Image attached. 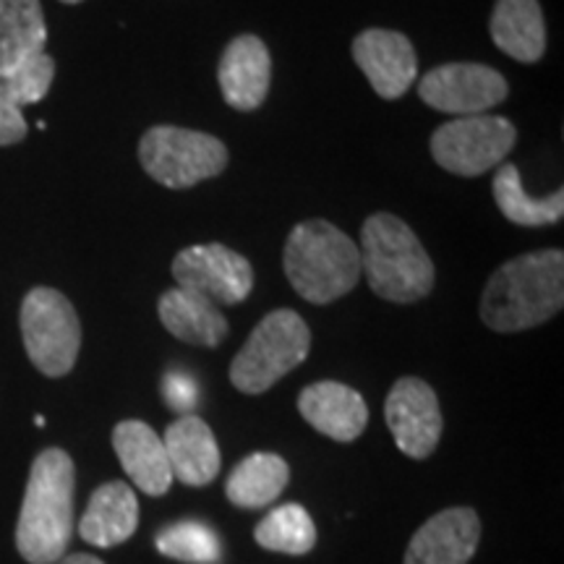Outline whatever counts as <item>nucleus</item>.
<instances>
[{"mask_svg": "<svg viewBox=\"0 0 564 564\" xmlns=\"http://www.w3.org/2000/svg\"><path fill=\"white\" fill-rule=\"evenodd\" d=\"M76 470L58 447L34 457L17 523V549L30 564H55L74 533Z\"/></svg>", "mask_w": 564, "mask_h": 564, "instance_id": "obj_2", "label": "nucleus"}, {"mask_svg": "<svg viewBox=\"0 0 564 564\" xmlns=\"http://www.w3.org/2000/svg\"><path fill=\"white\" fill-rule=\"evenodd\" d=\"M217 82L230 108L257 110L267 100L272 82V58L264 42L257 34H238L230 40L217 66Z\"/></svg>", "mask_w": 564, "mask_h": 564, "instance_id": "obj_13", "label": "nucleus"}, {"mask_svg": "<svg viewBox=\"0 0 564 564\" xmlns=\"http://www.w3.org/2000/svg\"><path fill=\"white\" fill-rule=\"evenodd\" d=\"M494 199L507 220L523 228H544V225H556L564 215V192L556 188L554 194L535 199L525 194L520 171L512 162H502L494 173Z\"/></svg>", "mask_w": 564, "mask_h": 564, "instance_id": "obj_23", "label": "nucleus"}, {"mask_svg": "<svg viewBox=\"0 0 564 564\" xmlns=\"http://www.w3.org/2000/svg\"><path fill=\"white\" fill-rule=\"evenodd\" d=\"M257 544L278 554H308L316 544V525L301 505H282L272 510L253 531Z\"/></svg>", "mask_w": 564, "mask_h": 564, "instance_id": "obj_24", "label": "nucleus"}, {"mask_svg": "<svg viewBox=\"0 0 564 564\" xmlns=\"http://www.w3.org/2000/svg\"><path fill=\"white\" fill-rule=\"evenodd\" d=\"M361 272L371 291L390 303H415L434 288V262L400 217L377 212L361 228Z\"/></svg>", "mask_w": 564, "mask_h": 564, "instance_id": "obj_4", "label": "nucleus"}, {"mask_svg": "<svg viewBox=\"0 0 564 564\" xmlns=\"http://www.w3.org/2000/svg\"><path fill=\"white\" fill-rule=\"evenodd\" d=\"M139 160L144 173L162 186L192 188L215 178L228 167V147L204 131L181 126H154L139 141Z\"/></svg>", "mask_w": 564, "mask_h": 564, "instance_id": "obj_6", "label": "nucleus"}, {"mask_svg": "<svg viewBox=\"0 0 564 564\" xmlns=\"http://www.w3.org/2000/svg\"><path fill=\"white\" fill-rule=\"evenodd\" d=\"M160 554L188 564H217L223 556V544L217 533L199 520H181L162 528L154 539Z\"/></svg>", "mask_w": 564, "mask_h": 564, "instance_id": "obj_25", "label": "nucleus"}, {"mask_svg": "<svg viewBox=\"0 0 564 564\" xmlns=\"http://www.w3.org/2000/svg\"><path fill=\"white\" fill-rule=\"evenodd\" d=\"M510 87L499 70L484 63H444L423 76L419 97L449 116H484L507 100Z\"/></svg>", "mask_w": 564, "mask_h": 564, "instance_id": "obj_10", "label": "nucleus"}, {"mask_svg": "<svg viewBox=\"0 0 564 564\" xmlns=\"http://www.w3.org/2000/svg\"><path fill=\"white\" fill-rule=\"evenodd\" d=\"M47 45L40 0H0V74H9Z\"/></svg>", "mask_w": 564, "mask_h": 564, "instance_id": "obj_21", "label": "nucleus"}, {"mask_svg": "<svg viewBox=\"0 0 564 564\" xmlns=\"http://www.w3.org/2000/svg\"><path fill=\"white\" fill-rule=\"evenodd\" d=\"M489 32L494 45L520 63H539L546 53V21L539 0H497Z\"/></svg>", "mask_w": 564, "mask_h": 564, "instance_id": "obj_20", "label": "nucleus"}, {"mask_svg": "<svg viewBox=\"0 0 564 564\" xmlns=\"http://www.w3.org/2000/svg\"><path fill=\"white\" fill-rule=\"evenodd\" d=\"M387 426L398 442L400 453L413 460H426L442 436V408L436 392L419 377L394 382L384 403Z\"/></svg>", "mask_w": 564, "mask_h": 564, "instance_id": "obj_11", "label": "nucleus"}, {"mask_svg": "<svg viewBox=\"0 0 564 564\" xmlns=\"http://www.w3.org/2000/svg\"><path fill=\"white\" fill-rule=\"evenodd\" d=\"M21 110L24 108H21L17 97H13L6 76L0 74V147L19 144L21 139H26L30 126H26V118Z\"/></svg>", "mask_w": 564, "mask_h": 564, "instance_id": "obj_27", "label": "nucleus"}, {"mask_svg": "<svg viewBox=\"0 0 564 564\" xmlns=\"http://www.w3.org/2000/svg\"><path fill=\"white\" fill-rule=\"evenodd\" d=\"M58 564H105L97 560V556H89V554H70V556H63Z\"/></svg>", "mask_w": 564, "mask_h": 564, "instance_id": "obj_29", "label": "nucleus"}, {"mask_svg": "<svg viewBox=\"0 0 564 564\" xmlns=\"http://www.w3.org/2000/svg\"><path fill=\"white\" fill-rule=\"evenodd\" d=\"M282 267L303 301L327 306L358 285L361 251L333 223L306 220L288 236Z\"/></svg>", "mask_w": 564, "mask_h": 564, "instance_id": "obj_3", "label": "nucleus"}, {"mask_svg": "<svg viewBox=\"0 0 564 564\" xmlns=\"http://www.w3.org/2000/svg\"><path fill=\"white\" fill-rule=\"evenodd\" d=\"M299 411L303 421L335 442H356L369 423L366 400L340 382L308 384L299 394Z\"/></svg>", "mask_w": 564, "mask_h": 564, "instance_id": "obj_15", "label": "nucleus"}, {"mask_svg": "<svg viewBox=\"0 0 564 564\" xmlns=\"http://www.w3.org/2000/svg\"><path fill=\"white\" fill-rule=\"evenodd\" d=\"M158 314L167 333L199 348H217L230 333L220 306L183 288H171L160 295Z\"/></svg>", "mask_w": 564, "mask_h": 564, "instance_id": "obj_19", "label": "nucleus"}, {"mask_svg": "<svg viewBox=\"0 0 564 564\" xmlns=\"http://www.w3.org/2000/svg\"><path fill=\"white\" fill-rule=\"evenodd\" d=\"M481 539V520L470 507H453L426 520L408 544L405 564H468Z\"/></svg>", "mask_w": 564, "mask_h": 564, "instance_id": "obj_14", "label": "nucleus"}, {"mask_svg": "<svg viewBox=\"0 0 564 564\" xmlns=\"http://www.w3.org/2000/svg\"><path fill=\"white\" fill-rule=\"evenodd\" d=\"M173 278L183 291H192L215 306H238L253 288L249 259L225 243H196L175 253Z\"/></svg>", "mask_w": 564, "mask_h": 564, "instance_id": "obj_9", "label": "nucleus"}, {"mask_svg": "<svg viewBox=\"0 0 564 564\" xmlns=\"http://www.w3.org/2000/svg\"><path fill=\"white\" fill-rule=\"evenodd\" d=\"M308 348H312V333L301 314L291 308L270 312L232 358L230 382L243 394H262L306 361Z\"/></svg>", "mask_w": 564, "mask_h": 564, "instance_id": "obj_5", "label": "nucleus"}, {"mask_svg": "<svg viewBox=\"0 0 564 564\" xmlns=\"http://www.w3.org/2000/svg\"><path fill=\"white\" fill-rule=\"evenodd\" d=\"M3 76L21 108H26V105L40 102L51 91L55 79V61L45 51L34 53Z\"/></svg>", "mask_w": 564, "mask_h": 564, "instance_id": "obj_26", "label": "nucleus"}, {"mask_svg": "<svg viewBox=\"0 0 564 564\" xmlns=\"http://www.w3.org/2000/svg\"><path fill=\"white\" fill-rule=\"evenodd\" d=\"M139 502L129 484L110 481L91 494L87 512L79 520V535L87 544L110 549L121 546L137 533Z\"/></svg>", "mask_w": 564, "mask_h": 564, "instance_id": "obj_18", "label": "nucleus"}, {"mask_svg": "<svg viewBox=\"0 0 564 564\" xmlns=\"http://www.w3.org/2000/svg\"><path fill=\"white\" fill-rule=\"evenodd\" d=\"M518 131L505 116H465L440 126L432 137L436 165L447 173L476 178L499 167L512 152Z\"/></svg>", "mask_w": 564, "mask_h": 564, "instance_id": "obj_8", "label": "nucleus"}, {"mask_svg": "<svg viewBox=\"0 0 564 564\" xmlns=\"http://www.w3.org/2000/svg\"><path fill=\"white\" fill-rule=\"evenodd\" d=\"M564 306V253L533 251L505 262L486 282L481 319L494 333L539 327Z\"/></svg>", "mask_w": 564, "mask_h": 564, "instance_id": "obj_1", "label": "nucleus"}, {"mask_svg": "<svg viewBox=\"0 0 564 564\" xmlns=\"http://www.w3.org/2000/svg\"><path fill=\"white\" fill-rule=\"evenodd\" d=\"M162 444L171 460L173 481L178 478L186 486H207L220 474V447L207 421L199 415L188 413L173 421L162 436Z\"/></svg>", "mask_w": 564, "mask_h": 564, "instance_id": "obj_17", "label": "nucleus"}, {"mask_svg": "<svg viewBox=\"0 0 564 564\" xmlns=\"http://www.w3.org/2000/svg\"><path fill=\"white\" fill-rule=\"evenodd\" d=\"M21 337L34 369L58 379L74 369L82 348V324L76 308L61 291L34 288L21 303Z\"/></svg>", "mask_w": 564, "mask_h": 564, "instance_id": "obj_7", "label": "nucleus"}, {"mask_svg": "<svg viewBox=\"0 0 564 564\" xmlns=\"http://www.w3.org/2000/svg\"><path fill=\"white\" fill-rule=\"evenodd\" d=\"M162 394H165L167 405L173 411L188 415L194 411L196 400H199V390H196V382L192 377H186L183 371H171L162 382Z\"/></svg>", "mask_w": 564, "mask_h": 564, "instance_id": "obj_28", "label": "nucleus"}, {"mask_svg": "<svg viewBox=\"0 0 564 564\" xmlns=\"http://www.w3.org/2000/svg\"><path fill=\"white\" fill-rule=\"evenodd\" d=\"M61 3H68V6H74V3H82V0H61Z\"/></svg>", "mask_w": 564, "mask_h": 564, "instance_id": "obj_30", "label": "nucleus"}, {"mask_svg": "<svg viewBox=\"0 0 564 564\" xmlns=\"http://www.w3.org/2000/svg\"><path fill=\"white\" fill-rule=\"evenodd\" d=\"M352 61L382 100H400L419 76L413 42L392 30H366L352 40Z\"/></svg>", "mask_w": 564, "mask_h": 564, "instance_id": "obj_12", "label": "nucleus"}, {"mask_svg": "<svg viewBox=\"0 0 564 564\" xmlns=\"http://www.w3.org/2000/svg\"><path fill=\"white\" fill-rule=\"evenodd\" d=\"M112 449L121 460L126 476L150 497H162L173 484L162 436L144 421H121L112 429Z\"/></svg>", "mask_w": 564, "mask_h": 564, "instance_id": "obj_16", "label": "nucleus"}, {"mask_svg": "<svg viewBox=\"0 0 564 564\" xmlns=\"http://www.w3.org/2000/svg\"><path fill=\"white\" fill-rule=\"evenodd\" d=\"M291 481V468L274 453H253L232 468L225 494L236 507L259 510L272 505Z\"/></svg>", "mask_w": 564, "mask_h": 564, "instance_id": "obj_22", "label": "nucleus"}]
</instances>
